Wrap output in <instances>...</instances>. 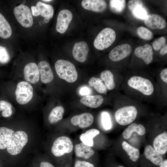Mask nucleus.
<instances>
[{
	"instance_id": "obj_45",
	"label": "nucleus",
	"mask_w": 167,
	"mask_h": 167,
	"mask_svg": "<svg viewBox=\"0 0 167 167\" xmlns=\"http://www.w3.org/2000/svg\"><path fill=\"white\" fill-rule=\"evenodd\" d=\"M44 20L45 23H47L49 22V19L47 18H45Z\"/></svg>"
},
{
	"instance_id": "obj_8",
	"label": "nucleus",
	"mask_w": 167,
	"mask_h": 167,
	"mask_svg": "<svg viewBox=\"0 0 167 167\" xmlns=\"http://www.w3.org/2000/svg\"><path fill=\"white\" fill-rule=\"evenodd\" d=\"M13 12L16 19L22 26L28 28L32 26L33 19L32 11L27 6L20 4L14 8Z\"/></svg>"
},
{
	"instance_id": "obj_48",
	"label": "nucleus",
	"mask_w": 167,
	"mask_h": 167,
	"mask_svg": "<svg viewBox=\"0 0 167 167\" xmlns=\"http://www.w3.org/2000/svg\"><path fill=\"white\" fill-rule=\"evenodd\" d=\"M63 167H70L67 166H63Z\"/></svg>"
},
{
	"instance_id": "obj_42",
	"label": "nucleus",
	"mask_w": 167,
	"mask_h": 167,
	"mask_svg": "<svg viewBox=\"0 0 167 167\" xmlns=\"http://www.w3.org/2000/svg\"><path fill=\"white\" fill-rule=\"evenodd\" d=\"M40 167H55V166L50 162L44 161L40 163Z\"/></svg>"
},
{
	"instance_id": "obj_34",
	"label": "nucleus",
	"mask_w": 167,
	"mask_h": 167,
	"mask_svg": "<svg viewBox=\"0 0 167 167\" xmlns=\"http://www.w3.org/2000/svg\"><path fill=\"white\" fill-rule=\"evenodd\" d=\"M137 32L138 35L142 39L149 40L151 39L153 36L152 32L148 28L143 26L138 28Z\"/></svg>"
},
{
	"instance_id": "obj_39",
	"label": "nucleus",
	"mask_w": 167,
	"mask_h": 167,
	"mask_svg": "<svg viewBox=\"0 0 167 167\" xmlns=\"http://www.w3.org/2000/svg\"><path fill=\"white\" fill-rule=\"evenodd\" d=\"M143 4V2L141 0H131L128 2V6L129 9L131 11L135 6Z\"/></svg>"
},
{
	"instance_id": "obj_24",
	"label": "nucleus",
	"mask_w": 167,
	"mask_h": 167,
	"mask_svg": "<svg viewBox=\"0 0 167 167\" xmlns=\"http://www.w3.org/2000/svg\"><path fill=\"white\" fill-rule=\"evenodd\" d=\"M12 129L5 126L0 127V150L6 149L13 134Z\"/></svg>"
},
{
	"instance_id": "obj_33",
	"label": "nucleus",
	"mask_w": 167,
	"mask_h": 167,
	"mask_svg": "<svg viewBox=\"0 0 167 167\" xmlns=\"http://www.w3.org/2000/svg\"><path fill=\"white\" fill-rule=\"evenodd\" d=\"M126 1L124 0H111L109 2L111 10L114 12L120 13L124 10Z\"/></svg>"
},
{
	"instance_id": "obj_18",
	"label": "nucleus",
	"mask_w": 167,
	"mask_h": 167,
	"mask_svg": "<svg viewBox=\"0 0 167 167\" xmlns=\"http://www.w3.org/2000/svg\"><path fill=\"white\" fill-rule=\"evenodd\" d=\"M81 5L86 10L96 12H102L107 7L106 2L102 0H84Z\"/></svg>"
},
{
	"instance_id": "obj_35",
	"label": "nucleus",
	"mask_w": 167,
	"mask_h": 167,
	"mask_svg": "<svg viewBox=\"0 0 167 167\" xmlns=\"http://www.w3.org/2000/svg\"><path fill=\"white\" fill-rule=\"evenodd\" d=\"M101 123L104 128L106 130H110L112 124L109 114L107 112H103L101 114Z\"/></svg>"
},
{
	"instance_id": "obj_25",
	"label": "nucleus",
	"mask_w": 167,
	"mask_h": 167,
	"mask_svg": "<svg viewBox=\"0 0 167 167\" xmlns=\"http://www.w3.org/2000/svg\"><path fill=\"white\" fill-rule=\"evenodd\" d=\"M100 131L96 129H90L82 134L79 137L82 142L90 147L94 145L93 138L100 134Z\"/></svg>"
},
{
	"instance_id": "obj_5",
	"label": "nucleus",
	"mask_w": 167,
	"mask_h": 167,
	"mask_svg": "<svg viewBox=\"0 0 167 167\" xmlns=\"http://www.w3.org/2000/svg\"><path fill=\"white\" fill-rule=\"evenodd\" d=\"M137 114L136 108L132 105L126 106L118 109L115 112L116 121L119 125L126 126L132 122Z\"/></svg>"
},
{
	"instance_id": "obj_36",
	"label": "nucleus",
	"mask_w": 167,
	"mask_h": 167,
	"mask_svg": "<svg viewBox=\"0 0 167 167\" xmlns=\"http://www.w3.org/2000/svg\"><path fill=\"white\" fill-rule=\"evenodd\" d=\"M10 60L9 53L6 47L0 45V62L6 63Z\"/></svg>"
},
{
	"instance_id": "obj_38",
	"label": "nucleus",
	"mask_w": 167,
	"mask_h": 167,
	"mask_svg": "<svg viewBox=\"0 0 167 167\" xmlns=\"http://www.w3.org/2000/svg\"><path fill=\"white\" fill-rule=\"evenodd\" d=\"M74 167H95V165L90 162L78 160L75 161Z\"/></svg>"
},
{
	"instance_id": "obj_14",
	"label": "nucleus",
	"mask_w": 167,
	"mask_h": 167,
	"mask_svg": "<svg viewBox=\"0 0 167 167\" xmlns=\"http://www.w3.org/2000/svg\"><path fill=\"white\" fill-rule=\"evenodd\" d=\"M94 117L89 113H85L75 115L71 119V124L75 126H77L81 128L88 127L93 123Z\"/></svg>"
},
{
	"instance_id": "obj_32",
	"label": "nucleus",
	"mask_w": 167,
	"mask_h": 167,
	"mask_svg": "<svg viewBox=\"0 0 167 167\" xmlns=\"http://www.w3.org/2000/svg\"><path fill=\"white\" fill-rule=\"evenodd\" d=\"M132 14L136 18L140 19H144L148 15L146 8L141 4L135 6L131 11Z\"/></svg>"
},
{
	"instance_id": "obj_22",
	"label": "nucleus",
	"mask_w": 167,
	"mask_h": 167,
	"mask_svg": "<svg viewBox=\"0 0 167 167\" xmlns=\"http://www.w3.org/2000/svg\"><path fill=\"white\" fill-rule=\"evenodd\" d=\"M80 101L85 105L92 108H97L104 101L103 96L100 95L85 96L81 98Z\"/></svg>"
},
{
	"instance_id": "obj_47",
	"label": "nucleus",
	"mask_w": 167,
	"mask_h": 167,
	"mask_svg": "<svg viewBox=\"0 0 167 167\" xmlns=\"http://www.w3.org/2000/svg\"><path fill=\"white\" fill-rule=\"evenodd\" d=\"M116 167H125L122 165H119Z\"/></svg>"
},
{
	"instance_id": "obj_10",
	"label": "nucleus",
	"mask_w": 167,
	"mask_h": 167,
	"mask_svg": "<svg viewBox=\"0 0 167 167\" xmlns=\"http://www.w3.org/2000/svg\"><path fill=\"white\" fill-rule=\"evenodd\" d=\"M131 51V47L129 45L121 44L115 47L110 51L109 57L113 61L118 62L129 56Z\"/></svg>"
},
{
	"instance_id": "obj_7",
	"label": "nucleus",
	"mask_w": 167,
	"mask_h": 167,
	"mask_svg": "<svg viewBox=\"0 0 167 167\" xmlns=\"http://www.w3.org/2000/svg\"><path fill=\"white\" fill-rule=\"evenodd\" d=\"M32 86L29 82L22 81L18 83L15 91V99L20 105H25L29 102L33 96Z\"/></svg>"
},
{
	"instance_id": "obj_26",
	"label": "nucleus",
	"mask_w": 167,
	"mask_h": 167,
	"mask_svg": "<svg viewBox=\"0 0 167 167\" xmlns=\"http://www.w3.org/2000/svg\"><path fill=\"white\" fill-rule=\"evenodd\" d=\"M12 33L11 27L4 15L0 13V37L7 39L11 36Z\"/></svg>"
},
{
	"instance_id": "obj_49",
	"label": "nucleus",
	"mask_w": 167,
	"mask_h": 167,
	"mask_svg": "<svg viewBox=\"0 0 167 167\" xmlns=\"http://www.w3.org/2000/svg\"><path fill=\"white\" fill-rule=\"evenodd\" d=\"M0 166H1V165H0Z\"/></svg>"
},
{
	"instance_id": "obj_20",
	"label": "nucleus",
	"mask_w": 167,
	"mask_h": 167,
	"mask_svg": "<svg viewBox=\"0 0 167 167\" xmlns=\"http://www.w3.org/2000/svg\"><path fill=\"white\" fill-rule=\"evenodd\" d=\"M153 148L161 155L165 154L167 152V133L165 131L157 135L153 143Z\"/></svg>"
},
{
	"instance_id": "obj_6",
	"label": "nucleus",
	"mask_w": 167,
	"mask_h": 167,
	"mask_svg": "<svg viewBox=\"0 0 167 167\" xmlns=\"http://www.w3.org/2000/svg\"><path fill=\"white\" fill-rule=\"evenodd\" d=\"M127 84L130 87L145 95H150L154 92V86L151 82L148 79L141 76L131 77L128 79Z\"/></svg>"
},
{
	"instance_id": "obj_16",
	"label": "nucleus",
	"mask_w": 167,
	"mask_h": 167,
	"mask_svg": "<svg viewBox=\"0 0 167 167\" xmlns=\"http://www.w3.org/2000/svg\"><path fill=\"white\" fill-rule=\"evenodd\" d=\"M38 66L41 82L44 84L51 82L54 76L49 64L46 61H42L39 63Z\"/></svg>"
},
{
	"instance_id": "obj_12",
	"label": "nucleus",
	"mask_w": 167,
	"mask_h": 167,
	"mask_svg": "<svg viewBox=\"0 0 167 167\" xmlns=\"http://www.w3.org/2000/svg\"><path fill=\"white\" fill-rule=\"evenodd\" d=\"M24 75L26 81L32 84L37 83L40 78L37 65L33 62L27 64L24 68Z\"/></svg>"
},
{
	"instance_id": "obj_28",
	"label": "nucleus",
	"mask_w": 167,
	"mask_h": 167,
	"mask_svg": "<svg viewBox=\"0 0 167 167\" xmlns=\"http://www.w3.org/2000/svg\"><path fill=\"white\" fill-rule=\"evenodd\" d=\"M64 112V108L62 106H57L54 108L49 116L48 121L49 123L54 124L61 120L63 118Z\"/></svg>"
},
{
	"instance_id": "obj_27",
	"label": "nucleus",
	"mask_w": 167,
	"mask_h": 167,
	"mask_svg": "<svg viewBox=\"0 0 167 167\" xmlns=\"http://www.w3.org/2000/svg\"><path fill=\"white\" fill-rule=\"evenodd\" d=\"M122 145L123 149L127 153L131 161L133 163L136 162L140 157L139 150L131 146L125 141L122 142Z\"/></svg>"
},
{
	"instance_id": "obj_3",
	"label": "nucleus",
	"mask_w": 167,
	"mask_h": 167,
	"mask_svg": "<svg viewBox=\"0 0 167 167\" xmlns=\"http://www.w3.org/2000/svg\"><path fill=\"white\" fill-rule=\"evenodd\" d=\"M116 33L112 28H107L101 30L95 38L93 45L96 49L103 50L111 46L116 39Z\"/></svg>"
},
{
	"instance_id": "obj_15",
	"label": "nucleus",
	"mask_w": 167,
	"mask_h": 167,
	"mask_svg": "<svg viewBox=\"0 0 167 167\" xmlns=\"http://www.w3.org/2000/svg\"><path fill=\"white\" fill-rule=\"evenodd\" d=\"M145 25L152 29H161L166 25L165 20L160 15L156 14L148 15L144 19Z\"/></svg>"
},
{
	"instance_id": "obj_1",
	"label": "nucleus",
	"mask_w": 167,
	"mask_h": 167,
	"mask_svg": "<svg viewBox=\"0 0 167 167\" xmlns=\"http://www.w3.org/2000/svg\"><path fill=\"white\" fill-rule=\"evenodd\" d=\"M54 66L56 73L60 78L70 83L77 80V72L75 65L70 62L60 59L56 62Z\"/></svg>"
},
{
	"instance_id": "obj_13",
	"label": "nucleus",
	"mask_w": 167,
	"mask_h": 167,
	"mask_svg": "<svg viewBox=\"0 0 167 167\" xmlns=\"http://www.w3.org/2000/svg\"><path fill=\"white\" fill-rule=\"evenodd\" d=\"M88 52L89 48L87 43L81 41L75 44L72 54L75 60L80 62H84L87 59Z\"/></svg>"
},
{
	"instance_id": "obj_43",
	"label": "nucleus",
	"mask_w": 167,
	"mask_h": 167,
	"mask_svg": "<svg viewBox=\"0 0 167 167\" xmlns=\"http://www.w3.org/2000/svg\"><path fill=\"white\" fill-rule=\"evenodd\" d=\"M167 53V44L165 45L160 51V53L161 55H164Z\"/></svg>"
},
{
	"instance_id": "obj_4",
	"label": "nucleus",
	"mask_w": 167,
	"mask_h": 167,
	"mask_svg": "<svg viewBox=\"0 0 167 167\" xmlns=\"http://www.w3.org/2000/svg\"><path fill=\"white\" fill-rule=\"evenodd\" d=\"M73 149L72 141L66 136H61L54 141L51 148V152L55 157H60L71 152Z\"/></svg>"
},
{
	"instance_id": "obj_46",
	"label": "nucleus",
	"mask_w": 167,
	"mask_h": 167,
	"mask_svg": "<svg viewBox=\"0 0 167 167\" xmlns=\"http://www.w3.org/2000/svg\"><path fill=\"white\" fill-rule=\"evenodd\" d=\"M42 1H43L44 2H51V1H52V0H42Z\"/></svg>"
},
{
	"instance_id": "obj_9",
	"label": "nucleus",
	"mask_w": 167,
	"mask_h": 167,
	"mask_svg": "<svg viewBox=\"0 0 167 167\" xmlns=\"http://www.w3.org/2000/svg\"><path fill=\"white\" fill-rule=\"evenodd\" d=\"M73 17L71 12L67 9L61 11L58 13L57 20L56 30L59 33L63 34L68 29Z\"/></svg>"
},
{
	"instance_id": "obj_17",
	"label": "nucleus",
	"mask_w": 167,
	"mask_h": 167,
	"mask_svg": "<svg viewBox=\"0 0 167 167\" xmlns=\"http://www.w3.org/2000/svg\"><path fill=\"white\" fill-rule=\"evenodd\" d=\"M134 53L136 57L142 59L147 65L151 63L153 60V50L152 46L148 44L137 47L135 49Z\"/></svg>"
},
{
	"instance_id": "obj_40",
	"label": "nucleus",
	"mask_w": 167,
	"mask_h": 167,
	"mask_svg": "<svg viewBox=\"0 0 167 167\" xmlns=\"http://www.w3.org/2000/svg\"><path fill=\"white\" fill-rule=\"evenodd\" d=\"M80 94L82 96H88L91 92V89L87 86H83L81 87L79 91Z\"/></svg>"
},
{
	"instance_id": "obj_11",
	"label": "nucleus",
	"mask_w": 167,
	"mask_h": 167,
	"mask_svg": "<svg viewBox=\"0 0 167 167\" xmlns=\"http://www.w3.org/2000/svg\"><path fill=\"white\" fill-rule=\"evenodd\" d=\"M32 14L35 16L41 15L42 17L49 19H51L54 15V10L52 6L50 4L38 2L36 6L31 7Z\"/></svg>"
},
{
	"instance_id": "obj_30",
	"label": "nucleus",
	"mask_w": 167,
	"mask_h": 167,
	"mask_svg": "<svg viewBox=\"0 0 167 167\" xmlns=\"http://www.w3.org/2000/svg\"><path fill=\"white\" fill-rule=\"evenodd\" d=\"M88 83L90 86L93 87L100 93H105L107 92V89L104 84L99 78L92 77L89 80Z\"/></svg>"
},
{
	"instance_id": "obj_2",
	"label": "nucleus",
	"mask_w": 167,
	"mask_h": 167,
	"mask_svg": "<svg viewBox=\"0 0 167 167\" xmlns=\"http://www.w3.org/2000/svg\"><path fill=\"white\" fill-rule=\"evenodd\" d=\"M28 141V135L25 132L16 131L12 135L6 148L7 151L12 155H16L22 151Z\"/></svg>"
},
{
	"instance_id": "obj_41",
	"label": "nucleus",
	"mask_w": 167,
	"mask_h": 167,
	"mask_svg": "<svg viewBox=\"0 0 167 167\" xmlns=\"http://www.w3.org/2000/svg\"><path fill=\"white\" fill-rule=\"evenodd\" d=\"M160 77L163 81L167 83V69L165 68L162 70L160 73Z\"/></svg>"
},
{
	"instance_id": "obj_23",
	"label": "nucleus",
	"mask_w": 167,
	"mask_h": 167,
	"mask_svg": "<svg viewBox=\"0 0 167 167\" xmlns=\"http://www.w3.org/2000/svg\"><path fill=\"white\" fill-rule=\"evenodd\" d=\"M134 132H135L140 135H143L146 133L144 126L141 124H138L133 123L130 124L123 131L122 133L123 138L125 139L129 138Z\"/></svg>"
},
{
	"instance_id": "obj_37",
	"label": "nucleus",
	"mask_w": 167,
	"mask_h": 167,
	"mask_svg": "<svg viewBox=\"0 0 167 167\" xmlns=\"http://www.w3.org/2000/svg\"><path fill=\"white\" fill-rule=\"evenodd\" d=\"M166 41V38L164 36H161L157 39L152 43L154 49L156 51L159 50L165 45Z\"/></svg>"
},
{
	"instance_id": "obj_31",
	"label": "nucleus",
	"mask_w": 167,
	"mask_h": 167,
	"mask_svg": "<svg viewBox=\"0 0 167 167\" xmlns=\"http://www.w3.org/2000/svg\"><path fill=\"white\" fill-rule=\"evenodd\" d=\"M12 105L8 101L2 100L0 101V111H2V116L4 118L11 116L12 114Z\"/></svg>"
},
{
	"instance_id": "obj_29",
	"label": "nucleus",
	"mask_w": 167,
	"mask_h": 167,
	"mask_svg": "<svg viewBox=\"0 0 167 167\" xmlns=\"http://www.w3.org/2000/svg\"><path fill=\"white\" fill-rule=\"evenodd\" d=\"M100 78L107 89L112 90L114 88L115 84L113 73L109 70H105L101 72Z\"/></svg>"
},
{
	"instance_id": "obj_19",
	"label": "nucleus",
	"mask_w": 167,
	"mask_h": 167,
	"mask_svg": "<svg viewBox=\"0 0 167 167\" xmlns=\"http://www.w3.org/2000/svg\"><path fill=\"white\" fill-rule=\"evenodd\" d=\"M144 153L145 158L155 165L159 166L163 161L162 155L151 145H147L145 147Z\"/></svg>"
},
{
	"instance_id": "obj_21",
	"label": "nucleus",
	"mask_w": 167,
	"mask_h": 167,
	"mask_svg": "<svg viewBox=\"0 0 167 167\" xmlns=\"http://www.w3.org/2000/svg\"><path fill=\"white\" fill-rule=\"evenodd\" d=\"M74 151L76 157L85 160L90 159L95 154L94 150L91 147L82 142L75 145Z\"/></svg>"
},
{
	"instance_id": "obj_44",
	"label": "nucleus",
	"mask_w": 167,
	"mask_h": 167,
	"mask_svg": "<svg viewBox=\"0 0 167 167\" xmlns=\"http://www.w3.org/2000/svg\"><path fill=\"white\" fill-rule=\"evenodd\" d=\"M159 167H167V160L165 159Z\"/></svg>"
}]
</instances>
